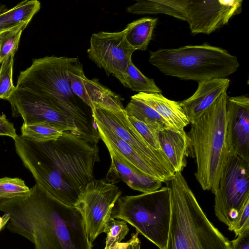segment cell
Wrapping results in <instances>:
<instances>
[{
  "label": "cell",
  "mask_w": 249,
  "mask_h": 249,
  "mask_svg": "<svg viewBox=\"0 0 249 249\" xmlns=\"http://www.w3.org/2000/svg\"><path fill=\"white\" fill-rule=\"evenodd\" d=\"M28 24L22 23L0 35V59L2 61L10 54H15L18 50L23 31Z\"/></svg>",
  "instance_id": "obj_27"
},
{
  "label": "cell",
  "mask_w": 249,
  "mask_h": 249,
  "mask_svg": "<svg viewBox=\"0 0 249 249\" xmlns=\"http://www.w3.org/2000/svg\"><path fill=\"white\" fill-rule=\"evenodd\" d=\"M134 51L123 31H101L91 35L87 53L89 58L98 67L103 68L107 75H113L122 83Z\"/></svg>",
  "instance_id": "obj_11"
},
{
  "label": "cell",
  "mask_w": 249,
  "mask_h": 249,
  "mask_svg": "<svg viewBox=\"0 0 249 249\" xmlns=\"http://www.w3.org/2000/svg\"><path fill=\"white\" fill-rule=\"evenodd\" d=\"M8 101L13 116L21 117L23 123L46 122L63 131H70L80 137L76 124L71 117L32 92L16 88Z\"/></svg>",
  "instance_id": "obj_12"
},
{
  "label": "cell",
  "mask_w": 249,
  "mask_h": 249,
  "mask_svg": "<svg viewBox=\"0 0 249 249\" xmlns=\"http://www.w3.org/2000/svg\"><path fill=\"white\" fill-rule=\"evenodd\" d=\"M121 194L119 187L106 178L93 179L79 194L74 207L83 217L87 235L91 243L105 232L112 209Z\"/></svg>",
  "instance_id": "obj_9"
},
{
  "label": "cell",
  "mask_w": 249,
  "mask_h": 249,
  "mask_svg": "<svg viewBox=\"0 0 249 249\" xmlns=\"http://www.w3.org/2000/svg\"><path fill=\"white\" fill-rule=\"evenodd\" d=\"M1 63H2V61L0 59V68H1Z\"/></svg>",
  "instance_id": "obj_38"
},
{
  "label": "cell",
  "mask_w": 249,
  "mask_h": 249,
  "mask_svg": "<svg viewBox=\"0 0 249 249\" xmlns=\"http://www.w3.org/2000/svg\"><path fill=\"white\" fill-rule=\"evenodd\" d=\"M198 82L195 93L189 98L180 102L181 106L191 124H194L205 113L221 95L227 90L230 79L215 78Z\"/></svg>",
  "instance_id": "obj_16"
},
{
  "label": "cell",
  "mask_w": 249,
  "mask_h": 249,
  "mask_svg": "<svg viewBox=\"0 0 249 249\" xmlns=\"http://www.w3.org/2000/svg\"><path fill=\"white\" fill-rule=\"evenodd\" d=\"M124 87L139 92L161 93L154 79L145 76L131 61L123 76Z\"/></svg>",
  "instance_id": "obj_25"
},
{
  "label": "cell",
  "mask_w": 249,
  "mask_h": 249,
  "mask_svg": "<svg viewBox=\"0 0 249 249\" xmlns=\"http://www.w3.org/2000/svg\"><path fill=\"white\" fill-rule=\"evenodd\" d=\"M226 90L194 124L187 133L191 156L196 163V178L203 190H217L229 155L227 143Z\"/></svg>",
  "instance_id": "obj_5"
},
{
  "label": "cell",
  "mask_w": 249,
  "mask_h": 249,
  "mask_svg": "<svg viewBox=\"0 0 249 249\" xmlns=\"http://www.w3.org/2000/svg\"><path fill=\"white\" fill-rule=\"evenodd\" d=\"M40 6L37 0H25L11 9L0 8V31L7 30L22 23L29 24Z\"/></svg>",
  "instance_id": "obj_22"
},
{
  "label": "cell",
  "mask_w": 249,
  "mask_h": 249,
  "mask_svg": "<svg viewBox=\"0 0 249 249\" xmlns=\"http://www.w3.org/2000/svg\"><path fill=\"white\" fill-rule=\"evenodd\" d=\"M14 55L10 54L2 62L0 70V99L8 100L16 89L13 81Z\"/></svg>",
  "instance_id": "obj_29"
},
{
  "label": "cell",
  "mask_w": 249,
  "mask_h": 249,
  "mask_svg": "<svg viewBox=\"0 0 249 249\" xmlns=\"http://www.w3.org/2000/svg\"><path fill=\"white\" fill-rule=\"evenodd\" d=\"M9 219V215L7 213H4L2 217H0V231L6 226Z\"/></svg>",
  "instance_id": "obj_36"
},
{
  "label": "cell",
  "mask_w": 249,
  "mask_h": 249,
  "mask_svg": "<svg viewBox=\"0 0 249 249\" xmlns=\"http://www.w3.org/2000/svg\"><path fill=\"white\" fill-rule=\"evenodd\" d=\"M159 139L163 151L176 172L181 173L191 155V141L185 131L177 132L169 129L160 131Z\"/></svg>",
  "instance_id": "obj_19"
},
{
  "label": "cell",
  "mask_w": 249,
  "mask_h": 249,
  "mask_svg": "<svg viewBox=\"0 0 249 249\" xmlns=\"http://www.w3.org/2000/svg\"><path fill=\"white\" fill-rule=\"evenodd\" d=\"M249 199H248L242 207L234 225L229 230L233 231L237 237L249 228Z\"/></svg>",
  "instance_id": "obj_32"
},
{
  "label": "cell",
  "mask_w": 249,
  "mask_h": 249,
  "mask_svg": "<svg viewBox=\"0 0 249 249\" xmlns=\"http://www.w3.org/2000/svg\"><path fill=\"white\" fill-rule=\"evenodd\" d=\"M111 164L105 178L115 183L117 180H122L131 189L147 193L158 190L161 187L162 182L158 179L137 173L122 163L113 155H110Z\"/></svg>",
  "instance_id": "obj_20"
},
{
  "label": "cell",
  "mask_w": 249,
  "mask_h": 249,
  "mask_svg": "<svg viewBox=\"0 0 249 249\" xmlns=\"http://www.w3.org/2000/svg\"><path fill=\"white\" fill-rule=\"evenodd\" d=\"M243 0H188L186 21L194 35H209L242 11Z\"/></svg>",
  "instance_id": "obj_13"
},
{
  "label": "cell",
  "mask_w": 249,
  "mask_h": 249,
  "mask_svg": "<svg viewBox=\"0 0 249 249\" xmlns=\"http://www.w3.org/2000/svg\"><path fill=\"white\" fill-rule=\"evenodd\" d=\"M14 141L17 153L36 183L55 199L74 207L80 193L94 179V165L100 160L97 143L70 131L45 142L21 135Z\"/></svg>",
  "instance_id": "obj_1"
},
{
  "label": "cell",
  "mask_w": 249,
  "mask_h": 249,
  "mask_svg": "<svg viewBox=\"0 0 249 249\" xmlns=\"http://www.w3.org/2000/svg\"><path fill=\"white\" fill-rule=\"evenodd\" d=\"M77 59L55 56L35 59L20 72L16 87L32 92L63 111L74 121L80 137L98 143L100 138L92 109L71 89L68 68Z\"/></svg>",
  "instance_id": "obj_3"
},
{
  "label": "cell",
  "mask_w": 249,
  "mask_h": 249,
  "mask_svg": "<svg viewBox=\"0 0 249 249\" xmlns=\"http://www.w3.org/2000/svg\"><path fill=\"white\" fill-rule=\"evenodd\" d=\"M226 108L229 154L249 164V98L245 95L228 96Z\"/></svg>",
  "instance_id": "obj_14"
},
{
  "label": "cell",
  "mask_w": 249,
  "mask_h": 249,
  "mask_svg": "<svg viewBox=\"0 0 249 249\" xmlns=\"http://www.w3.org/2000/svg\"><path fill=\"white\" fill-rule=\"evenodd\" d=\"M157 23V18H143L128 23L123 30L127 42L135 51L147 49Z\"/></svg>",
  "instance_id": "obj_23"
},
{
  "label": "cell",
  "mask_w": 249,
  "mask_h": 249,
  "mask_svg": "<svg viewBox=\"0 0 249 249\" xmlns=\"http://www.w3.org/2000/svg\"><path fill=\"white\" fill-rule=\"evenodd\" d=\"M149 62L166 75L197 82L226 78L240 66L236 56L207 43L150 51Z\"/></svg>",
  "instance_id": "obj_6"
},
{
  "label": "cell",
  "mask_w": 249,
  "mask_h": 249,
  "mask_svg": "<svg viewBox=\"0 0 249 249\" xmlns=\"http://www.w3.org/2000/svg\"><path fill=\"white\" fill-rule=\"evenodd\" d=\"M30 188L19 178H0V199H10L26 194Z\"/></svg>",
  "instance_id": "obj_30"
},
{
  "label": "cell",
  "mask_w": 249,
  "mask_h": 249,
  "mask_svg": "<svg viewBox=\"0 0 249 249\" xmlns=\"http://www.w3.org/2000/svg\"><path fill=\"white\" fill-rule=\"evenodd\" d=\"M127 118L144 140L151 146L155 149L162 150L159 139V133L160 131L134 117L127 116Z\"/></svg>",
  "instance_id": "obj_31"
},
{
  "label": "cell",
  "mask_w": 249,
  "mask_h": 249,
  "mask_svg": "<svg viewBox=\"0 0 249 249\" xmlns=\"http://www.w3.org/2000/svg\"><path fill=\"white\" fill-rule=\"evenodd\" d=\"M100 139L106 145L110 155L117 158L133 171L150 176L162 181L157 172L129 144L122 140L111 129L94 121Z\"/></svg>",
  "instance_id": "obj_15"
},
{
  "label": "cell",
  "mask_w": 249,
  "mask_h": 249,
  "mask_svg": "<svg viewBox=\"0 0 249 249\" xmlns=\"http://www.w3.org/2000/svg\"><path fill=\"white\" fill-rule=\"evenodd\" d=\"M0 211L9 215L8 230L29 240L34 249H92L80 211L37 183L24 196L0 199Z\"/></svg>",
  "instance_id": "obj_2"
},
{
  "label": "cell",
  "mask_w": 249,
  "mask_h": 249,
  "mask_svg": "<svg viewBox=\"0 0 249 249\" xmlns=\"http://www.w3.org/2000/svg\"><path fill=\"white\" fill-rule=\"evenodd\" d=\"M127 246H128L127 242H123L122 245L119 249H128Z\"/></svg>",
  "instance_id": "obj_37"
},
{
  "label": "cell",
  "mask_w": 249,
  "mask_h": 249,
  "mask_svg": "<svg viewBox=\"0 0 249 249\" xmlns=\"http://www.w3.org/2000/svg\"><path fill=\"white\" fill-rule=\"evenodd\" d=\"M128 232L129 228L126 222L111 217L104 232L107 234L104 249H119L122 245L121 241Z\"/></svg>",
  "instance_id": "obj_28"
},
{
  "label": "cell",
  "mask_w": 249,
  "mask_h": 249,
  "mask_svg": "<svg viewBox=\"0 0 249 249\" xmlns=\"http://www.w3.org/2000/svg\"><path fill=\"white\" fill-rule=\"evenodd\" d=\"M132 97L156 111L169 125L171 130L181 132L190 124L180 102L168 99L161 93L139 92Z\"/></svg>",
  "instance_id": "obj_17"
},
{
  "label": "cell",
  "mask_w": 249,
  "mask_h": 249,
  "mask_svg": "<svg viewBox=\"0 0 249 249\" xmlns=\"http://www.w3.org/2000/svg\"><path fill=\"white\" fill-rule=\"evenodd\" d=\"M76 96L91 109L95 107L114 112L124 109L119 96L102 85L96 78L90 80L84 75Z\"/></svg>",
  "instance_id": "obj_18"
},
{
  "label": "cell",
  "mask_w": 249,
  "mask_h": 249,
  "mask_svg": "<svg viewBox=\"0 0 249 249\" xmlns=\"http://www.w3.org/2000/svg\"><path fill=\"white\" fill-rule=\"evenodd\" d=\"M188 0H140L126 8L136 15L162 14L186 21L185 7Z\"/></svg>",
  "instance_id": "obj_21"
},
{
  "label": "cell",
  "mask_w": 249,
  "mask_h": 249,
  "mask_svg": "<svg viewBox=\"0 0 249 249\" xmlns=\"http://www.w3.org/2000/svg\"><path fill=\"white\" fill-rule=\"evenodd\" d=\"M139 232L136 231L131 235V238L127 241L128 249H140L141 241L138 237Z\"/></svg>",
  "instance_id": "obj_35"
},
{
  "label": "cell",
  "mask_w": 249,
  "mask_h": 249,
  "mask_svg": "<svg viewBox=\"0 0 249 249\" xmlns=\"http://www.w3.org/2000/svg\"><path fill=\"white\" fill-rule=\"evenodd\" d=\"M63 132L59 128L46 122L23 123L21 127L22 136L37 142L57 139L62 135Z\"/></svg>",
  "instance_id": "obj_26"
},
{
  "label": "cell",
  "mask_w": 249,
  "mask_h": 249,
  "mask_svg": "<svg viewBox=\"0 0 249 249\" xmlns=\"http://www.w3.org/2000/svg\"><path fill=\"white\" fill-rule=\"evenodd\" d=\"M214 195L215 214L230 229L249 199V164L229 154Z\"/></svg>",
  "instance_id": "obj_8"
},
{
  "label": "cell",
  "mask_w": 249,
  "mask_h": 249,
  "mask_svg": "<svg viewBox=\"0 0 249 249\" xmlns=\"http://www.w3.org/2000/svg\"><path fill=\"white\" fill-rule=\"evenodd\" d=\"M0 136H9L14 140L18 136L13 124L6 119L3 113L0 115Z\"/></svg>",
  "instance_id": "obj_33"
},
{
  "label": "cell",
  "mask_w": 249,
  "mask_h": 249,
  "mask_svg": "<svg viewBox=\"0 0 249 249\" xmlns=\"http://www.w3.org/2000/svg\"><path fill=\"white\" fill-rule=\"evenodd\" d=\"M94 120L111 129L147 160L160 175L162 182L175 175L174 169L162 150L155 149L142 137L129 121L124 110L114 112L95 107L92 109Z\"/></svg>",
  "instance_id": "obj_10"
},
{
  "label": "cell",
  "mask_w": 249,
  "mask_h": 249,
  "mask_svg": "<svg viewBox=\"0 0 249 249\" xmlns=\"http://www.w3.org/2000/svg\"><path fill=\"white\" fill-rule=\"evenodd\" d=\"M231 249H249V228L231 242Z\"/></svg>",
  "instance_id": "obj_34"
},
{
  "label": "cell",
  "mask_w": 249,
  "mask_h": 249,
  "mask_svg": "<svg viewBox=\"0 0 249 249\" xmlns=\"http://www.w3.org/2000/svg\"><path fill=\"white\" fill-rule=\"evenodd\" d=\"M166 183L171 215L165 249H231V242L210 222L180 172Z\"/></svg>",
  "instance_id": "obj_4"
},
{
  "label": "cell",
  "mask_w": 249,
  "mask_h": 249,
  "mask_svg": "<svg viewBox=\"0 0 249 249\" xmlns=\"http://www.w3.org/2000/svg\"><path fill=\"white\" fill-rule=\"evenodd\" d=\"M171 215L167 186L150 193L120 196L111 213L112 217L129 223L160 249L166 246Z\"/></svg>",
  "instance_id": "obj_7"
},
{
  "label": "cell",
  "mask_w": 249,
  "mask_h": 249,
  "mask_svg": "<svg viewBox=\"0 0 249 249\" xmlns=\"http://www.w3.org/2000/svg\"><path fill=\"white\" fill-rule=\"evenodd\" d=\"M124 110L128 116L134 117L159 131L171 130L166 121L156 111L144 102L132 96L124 107Z\"/></svg>",
  "instance_id": "obj_24"
},
{
  "label": "cell",
  "mask_w": 249,
  "mask_h": 249,
  "mask_svg": "<svg viewBox=\"0 0 249 249\" xmlns=\"http://www.w3.org/2000/svg\"><path fill=\"white\" fill-rule=\"evenodd\" d=\"M4 31H0V35L1 33H2L3 32H4Z\"/></svg>",
  "instance_id": "obj_39"
}]
</instances>
